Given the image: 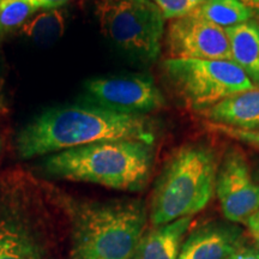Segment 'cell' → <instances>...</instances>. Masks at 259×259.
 Wrapping results in <instances>:
<instances>
[{"mask_svg": "<svg viewBox=\"0 0 259 259\" xmlns=\"http://www.w3.org/2000/svg\"><path fill=\"white\" fill-rule=\"evenodd\" d=\"M120 139L154 143L153 120L147 115L113 112L90 102L48 108L19 128L16 153L23 160L67 149Z\"/></svg>", "mask_w": 259, "mask_h": 259, "instance_id": "cell-1", "label": "cell"}, {"mask_svg": "<svg viewBox=\"0 0 259 259\" xmlns=\"http://www.w3.org/2000/svg\"><path fill=\"white\" fill-rule=\"evenodd\" d=\"M69 219L70 259H131L145 233L149 211L142 199L88 200L50 187Z\"/></svg>", "mask_w": 259, "mask_h": 259, "instance_id": "cell-2", "label": "cell"}, {"mask_svg": "<svg viewBox=\"0 0 259 259\" xmlns=\"http://www.w3.org/2000/svg\"><path fill=\"white\" fill-rule=\"evenodd\" d=\"M154 157V143L120 139L48 155L41 167L47 176L58 179L136 192L147 186Z\"/></svg>", "mask_w": 259, "mask_h": 259, "instance_id": "cell-3", "label": "cell"}, {"mask_svg": "<svg viewBox=\"0 0 259 259\" xmlns=\"http://www.w3.org/2000/svg\"><path fill=\"white\" fill-rule=\"evenodd\" d=\"M219 160L211 147L190 143L177 149L151 193L149 219L161 226L202 211L215 194Z\"/></svg>", "mask_w": 259, "mask_h": 259, "instance_id": "cell-4", "label": "cell"}, {"mask_svg": "<svg viewBox=\"0 0 259 259\" xmlns=\"http://www.w3.org/2000/svg\"><path fill=\"white\" fill-rule=\"evenodd\" d=\"M102 35L131 59L154 63L160 56L164 17L154 0H95Z\"/></svg>", "mask_w": 259, "mask_h": 259, "instance_id": "cell-5", "label": "cell"}, {"mask_svg": "<svg viewBox=\"0 0 259 259\" xmlns=\"http://www.w3.org/2000/svg\"><path fill=\"white\" fill-rule=\"evenodd\" d=\"M167 83L190 109L203 112L254 84L231 60L170 59L163 61Z\"/></svg>", "mask_w": 259, "mask_h": 259, "instance_id": "cell-6", "label": "cell"}, {"mask_svg": "<svg viewBox=\"0 0 259 259\" xmlns=\"http://www.w3.org/2000/svg\"><path fill=\"white\" fill-rule=\"evenodd\" d=\"M40 199L22 179L0 187V259H50Z\"/></svg>", "mask_w": 259, "mask_h": 259, "instance_id": "cell-7", "label": "cell"}, {"mask_svg": "<svg viewBox=\"0 0 259 259\" xmlns=\"http://www.w3.org/2000/svg\"><path fill=\"white\" fill-rule=\"evenodd\" d=\"M84 90L88 102L122 114L147 115L166 103L149 74L96 77L87 80Z\"/></svg>", "mask_w": 259, "mask_h": 259, "instance_id": "cell-8", "label": "cell"}, {"mask_svg": "<svg viewBox=\"0 0 259 259\" xmlns=\"http://www.w3.org/2000/svg\"><path fill=\"white\" fill-rule=\"evenodd\" d=\"M215 193L227 221L245 223L259 210V183L239 149L229 148L219 164Z\"/></svg>", "mask_w": 259, "mask_h": 259, "instance_id": "cell-9", "label": "cell"}, {"mask_svg": "<svg viewBox=\"0 0 259 259\" xmlns=\"http://www.w3.org/2000/svg\"><path fill=\"white\" fill-rule=\"evenodd\" d=\"M170 59L231 60V45L226 30L191 14L170 21L166 34Z\"/></svg>", "mask_w": 259, "mask_h": 259, "instance_id": "cell-10", "label": "cell"}, {"mask_svg": "<svg viewBox=\"0 0 259 259\" xmlns=\"http://www.w3.org/2000/svg\"><path fill=\"white\" fill-rule=\"evenodd\" d=\"M245 244L246 234L238 223L210 221L186 236L178 259H229Z\"/></svg>", "mask_w": 259, "mask_h": 259, "instance_id": "cell-11", "label": "cell"}, {"mask_svg": "<svg viewBox=\"0 0 259 259\" xmlns=\"http://www.w3.org/2000/svg\"><path fill=\"white\" fill-rule=\"evenodd\" d=\"M200 113L212 124L257 131L259 130V87L236 93Z\"/></svg>", "mask_w": 259, "mask_h": 259, "instance_id": "cell-12", "label": "cell"}, {"mask_svg": "<svg viewBox=\"0 0 259 259\" xmlns=\"http://www.w3.org/2000/svg\"><path fill=\"white\" fill-rule=\"evenodd\" d=\"M192 218L154 226L139 240L131 259H178Z\"/></svg>", "mask_w": 259, "mask_h": 259, "instance_id": "cell-13", "label": "cell"}, {"mask_svg": "<svg viewBox=\"0 0 259 259\" xmlns=\"http://www.w3.org/2000/svg\"><path fill=\"white\" fill-rule=\"evenodd\" d=\"M225 30L231 45L232 61L259 87V23L250 19Z\"/></svg>", "mask_w": 259, "mask_h": 259, "instance_id": "cell-14", "label": "cell"}, {"mask_svg": "<svg viewBox=\"0 0 259 259\" xmlns=\"http://www.w3.org/2000/svg\"><path fill=\"white\" fill-rule=\"evenodd\" d=\"M253 12L239 0H205L192 14L227 29L250 21Z\"/></svg>", "mask_w": 259, "mask_h": 259, "instance_id": "cell-15", "label": "cell"}, {"mask_svg": "<svg viewBox=\"0 0 259 259\" xmlns=\"http://www.w3.org/2000/svg\"><path fill=\"white\" fill-rule=\"evenodd\" d=\"M66 19L63 11L58 9L44 10L31 16L22 25L21 34L41 45H48L63 36Z\"/></svg>", "mask_w": 259, "mask_h": 259, "instance_id": "cell-16", "label": "cell"}, {"mask_svg": "<svg viewBox=\"0 0 259 259\" xmlns=\"http://www.w3.org/2000/svg\"><path fill=\"white\" fill-rule=\"evenodd\" d=\"M38 11L27 0H0V36L21 29Z\"/></svg>", "mask_w": 259, "mask_h": 259, "instance_id": "cell-17", "label": "cell"}, {"mask_svg": "<svg viewBox=\"0 0 259 259\" xmlns=\"http://www.w3.org/2000/svg\"><path fill=\"white\" fill-rule=\"evenodd\" d=\"M205 0H154L164 19H178L196 11Z\"/></svg>", "mask_w": 259, "mask_h": 259, "instance_id": "cell-18", "label": "cell"}, {"mask_svg": "<svg viewBox=\"0 0 259 259\" xmlns=\"http://www.w3.org/2000/svg\"><path fill=\"white\" fill-rule=\"evenodd\" d=\"M208 126L212 131L220 132V134L228 136L229 138L236 139V141L241 142V143L259 149V130H257V131H247V130L233 128L225 125L212 124V122H210Z\"/></svg>", "mask_w": 259, "mask_h": 259, "instance_id": "cell-19", "label": "cell"}, {"mask_svg": "<svg viewBox=\"0 0 259 259\" xmlns=\"http://www.w3.org/2000/svg\"><path fill=\"white\" fill-rule=\"evenodd\" d=\"M27 2L36 6L40 11H44V10H53L60 8V6L67 4L71 0H27Z\"/></svg>", "mask_w": 259, "mask_h": 259, "instance_id": "cell-20", "label": "cell"}, {"mask_svg": "<svg viewBox=\"0 0 259 259\" xmlns=\"http://www.w3.org/2000/svg\"><path fill=\"white\" fill-rule=\"evenodd\" d=\"M244 225L247 227L251 235L253 236V239L259 245V210H257L253 215H251L250 218L246 220Z\"/></svg>", "mask_w": 259, "mask_h": 259, "instance_id": "cell-21", "label": "cell"}, {"mask_svg": "<svg viewBox=\"0 0 259 259\" xmlns=\"http://www.w3.org/2000/svg\"><path fill=\"white\" fill-rule=\"evenodd\" d=\"M229 259H259V251L252 247H242Z\"/></svg>", "mask_w": 259, "mask_h": 259, "instance_id": "cell-22", "label": "cell"}, {"mask_svg": "<svg viewBox=\"0 0 259 259\" xmlns=\"http://www.w3.org/2000/svg\"><path fill=\"white\" fill-rule=\"evenodd\" d=\"M239 2H241L242 4L246 5V6H247V8H250V9H252L254 11V9H253V0H239Z\"/></svg>", "mask_w": 259, "mask_h": 259, "instance_id": "cell-23", "label": "cell"}, {"mask_svg": "<svg viewBox=\"0 0 259 259\" xmlns=\"http://www.w3.org/2000/svg\"><path fill=\"white\" fill-rule=\"evenodd\" d=\"M253 9L254 11L259 12V0H253Z\"/></svg>", "mask_w": 259, "mask_h": 259, "instance_id": "cell-24", "label": "cell"}]
</instances>
